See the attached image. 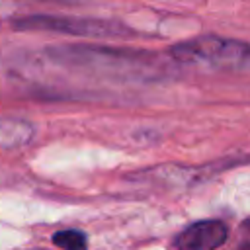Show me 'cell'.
I'll use <instances>...</instances> for the list:
<instances>
[{
    "mask_svg": "<svg viewBox=\"0 0 250 250\" xmlns=\"http://www.w3.org/2000/svg\"><path fill=\"white\" fill-rule=\"evenodd\" d=\"M14 27L31 31H57L88 37H123L129 35L127 27L115 20H98V18H68V16H25L14 21Z\"/></svg>",
    "mask_w": 250,
    "mask_h": 250,
    "instance_id": "obj_1",
    "label": "cell"
},
{
    "mask_svg": "<svg viewBox=\"0 0 250 250\" xmlns=\"http://www.w3.org/2000/svg\"><path fill=\"white\" fill-rule=\"evenodd\" d=\"M172 55L184 62H219L244 66L250 62V47L234 41H223L217 37H199L172 49Z\"/></svg>",
    "mask_w": 250,
    "mask_h": 250,
    "instance_id": "obj_2",
    "label": "cell"
},
{
    "mask_svg": "<svg viewBox=\"0 0 250 250\" xmlns=\"http://www.w3.org/2000/svg\"><path fill=\"white\" fill-rule=\"evenodd\" d=\"M227 236L229 229L223 221H199L176 236V246L180 250H215Z\"/></svg>",
    "mask_w": 250,
    "mask_h": 250,
    "instance_id": "obj_3",
    "label": "cell"
},
{
    "mask_svg": "<svg viewBox=\"0 0 250 250\" xmlns=\"http://www.w3.org/2000/svg\"><path fill=\"white\" fill-rule=\"evenodd\" d=\"M33 137V127L21 119H0V145L20 146L29 143Z\"/></svg>",
    "mask_w": 250,
    "mask_h": 250,
    "instance_id": "obj_4",
    "label": "cell"
},
{
    "mask_svg": "<svg viewBox=\"0 0 250 250\" xmlns=\"http://www.w3.org/2000/svg\"><path fill=\"white\" fill-rule=\"evenodd\" d=\"M53 244L62 248V250H86L88 240L82 230L76 229H64L53 234Z\"/></svg>",
    "mask_w": 250,
    "mask_h": 250,
    "instance_id": "obj_5",
    "label": "cell"
}]
</instances>
